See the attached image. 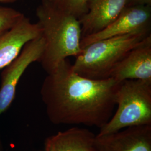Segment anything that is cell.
<instances>
[{
  "label": "cell",
  "mask_w": 151,
  "mask_h": 151,
  "mask_svg": "<svg viewBox=\"0 0 151 151\" xmlns=\"http://www.w3.org/2000/svg\"><path fill=\"white\" fill-rule=\"evenodd\" d=\"M118 82L94 80L76 73L67 59L47 74L40 95L55 125H84L101 128L113 115Z\"/></svg>",
  "instance_id": "cell-1"
},
{
  "label": "cell",
  "mask_w": 151,
  "mask_h": 151,
  "mask_svg": "<svg viewBox=\"0 0 151 151\" xmlns=\"http://www.w3.org/2000/svg\"><path fill=\"white\" fill-rule=\"evenodd\" d=\"M36 16L44 41L43 54L39 62L48 74L68 57H76L81 53V24L77 17L44 0L36 9Z\"/></svg>",
  "instance_id": "cell-2"
},
{
  "label": "cell",
  "mask_w": 151,
  "mask_h": 151,
  "mask_svg": "<svg viewBox=\"0 0 151 151\" xmlns=\"http://www.w3.org/2000/svg\"><path fill=\"white\" fill-rule=\"evenodd\" d=\"M150 32H136L100 40L82 49L72 69L83 77L102 80L110 77L115 67Z\"/></svg>",
  "instance_id": "cell-3"
},
{
  "label": "cell",
  "mask_w": 151,
  "mask_h": 151,
  "mask_svg": "<svg viewBox=\"0 0 151 151\" xmlns=\"http://www.w3.org/2000/svg\"><path fill=\"white\" fill-rule=\"evenodd\" d=\"M115 99L117 109L97 135L151 125V82L127 80L119 82Z\"/></svg>",
  "instance_id": "cell-4"
},
{
  "label": "cell",
  "mask_w": 151,
  "mask_h": 151,
  "mask_svg": "<svg viewBox=\"0 0 151 151\" xmlns=\"http://www.w3.org/2000/svg\"><path fill=\"white\" fill-rule=\"evenodd\" d=\"M44 50V41L40 36L25 45L20 53L5 68L1 75L0 116L10 106L16 95L19 81L28 67L35 62H39ZM0 151L3 145L0 135Z\"/></svg>",
  "instance_id": "cell-5"
},
{
  "label": "cell",
  "mask_w": 151,
  "mask_h": 151,
  "mask_svg": "<svg viewBox=\"0 0 151 151\" xmlns=\"http://www.w3.org/2000/svg\"><path fill=\"white\" fill-rule=\"evenodd\" d=\"M151 24V6H127L106 27L81 38V48L107 38L131 33L150 32Z\"/></svg>",
  "instance_id": "cell-6"
},
{
  "label": "cell",
  "mask_w": 151,
  "mask_h": 151,
  "mask_svg": "<svg viewBox=\"0 0 151 151\" xmlns=\"http://www.w3.org/2000/svg\"><path fill=\"white\" fill-rule=\"evenodd\" d=\"M94 147L95 151H151V125L96 134Z\"/></svg>",
  "instance_id": "cell-7"
},
{
  "label": "cell",
  "mask_w": 151,
  "mask_h": 151,
  "mask_svg": "<svg viewBox=\"0 0 151 151\" xmlns=\"http://www.w3.org/2000/svg\"><path fill=\"white\" fill-rule=\"evenodd\" d=\"M110 77L118 83L127 80L151 82V34L119 62Z\"/></svg>",
  "instance_id": "cell-8"
},
{
  "label": "cell",
  "mask_w": 151,
  "mask_h": 151,
  "mask_svg": "<svg viewBox=\"0 0 151 151\" xmlns=\"http://www.w3.org/2000/svg\"><path fill=\"white\" fill-rule=\"evenodd\" d=\"M37 23H32L25 16L0 39V70L5 68L20 53L29 42L42 35Z\"/></svg>",
  "instance_id": "cell-9"
},
{
  "label": "cell",
  "mask_w": 151,
  "mask_h": 151,
  "mask_svg": "<svg viewBox=\"0 0 151 151\" xmlns=\"http://www.w3.org/2000/svg\"><path fill=\"white\" fill-rule=\"evenodd\" d=\"M128 3V0H89L87 12L78 19L82 38L106 27L118 17Z\"/></svg>",
  "instance_id": "cell-10"
},
{
  "label": "cell",
  "mask_w": 151,
  "mask_h": 151,
  "mask_svg": "<svg viewBox=\"0 0 151 151\" xmlns=\"http://www.w3.org/2000/svg\"><path fill=\"white\" fill-rule=\"evenodd\" d=\"M95 137L89 130L72 127L48 137L44 151H95Z\"/></svg>",
  "instance_id": "cell-11"
},
{
  "label": "cell",
  "mask_w": 151,
  "mask_h": 151,
  "mask_svg": "<svg viewBox=\"0 0 151 151\" xmlns=\"http://www.w3.org/2000/svg\"><path fill=\"white\" fill-rule=\"evenodd\" d=\"M55 8L80 19L88 10L89 0H44Z\"/></svg>",
  "instance_id": "cell-12"
},
{
  "label": "cell",
  "mask_w": 151,
  "mask_h": 151,
  "mask_svg": "<svg viewBox=\"0 0 151 151\" xmlns=\"http://www.w3.org/2000/svg\"><path fill=\"white\" fill-rule=\"evenodd\" d=\"M25 16L16 9L0 6V39Z\"/></svg>",
  "instance_id": "cell-13"
},
{
  "label": "cell",
  "mask_w": 151,
  "mask_h": 151,
  "mask_svg": "<svg viewBox=\"0 0 151 151\" xmlns=\"http://www.w3.org/2000/svg\"><path fill=\"white\" fill-rule=\"evenodd\" d=\"M127 6H150L151 0H128Z\"/></svg>",
  "instance_id": "cell-14"
},
{
  "label": "cell",
  "mask_w": 151,
  "mask_h": 151,
  "mask_svg": "<svg viewBox=\"0 0 151 151\" xmlns=\"http://www.w3.org/2000/svg\"><path fill=\"white\" fill-rule=\"evenodd\" d=\"M19 0H0V3L2 4H13Z\"/></svg>",
  "instance_id": "cell-15"
}]
</instances>
